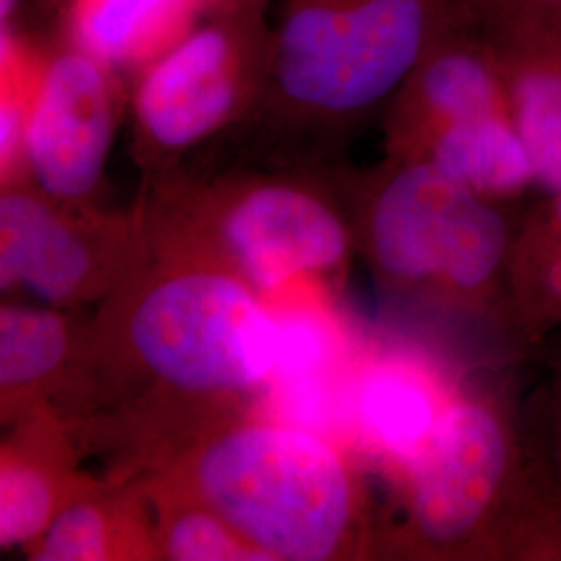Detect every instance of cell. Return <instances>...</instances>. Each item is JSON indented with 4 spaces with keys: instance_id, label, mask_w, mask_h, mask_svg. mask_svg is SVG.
<instances>
[{
    "instance_id": "6da1fadb",
    "label": "cell",
    "mask_w": 561,
    "mask_h": 561,
    "mask_svg": "<svg viewBox=\"0 0 561 561\" xmlns=\"http://www.w3.org/2000/svg\"><path fill=\"white\" fill-rule=\"evenodd\" d=\"M458 0H279L261 96L236 127L287 164L322 161L387 108Z\"/></svg>"
},
{
    "instance_id": "7a4b0ae2",
    "label": "cell",
    "mask_w": 561,
    "mask_h": 561,
    "mask_svg": "<svg viewBox=\"0 0 561 561\" xmlns=\"http://www.w3.org/2000/svg\"><path fill=\"white\" fill-rule=\"evenodd\" d=\"M175 493L206 505L268 561H329L364 547L356 472L329 437L280 421L210 433L175 466Z\"/></svg>"
},
{
    "instance_id": "3957f363",
    "label": "cell",
    "mask_w": 561,
    "mask_h": 561,
    "mask_svg": "<svg viewBox=\"0 0 561 561\" xmlns=\"http://www.w3.org/2000/svg\"><path fill=\"white\" fill-rule=\"evenodd\" d=\"M398 486L401 518L387 551L477 561H518L545 489L520 414L500 391H461Z\"/></svg>"
},
{
    "instance_id": "277c9868",
    "label": "cell",
    "mask_w": 561,
    "mask_h": 561,
    "mask_svg": "<svg viewBox=\"0 0 561 561\" xmlns=\"http://www.w3.org/2000/svg\"><path fill=\"white\" fill-rule=\"evenodd\" d=\"M373 268L391 289L481 312L503 304L516 221L512 202L484 198L431 159L385 157L341 173Z\"/></svg>"
},
{
    "instance_id": "5b68a950",
    "label": "cell",
    "mask_w": 561,
    "mask_h": 561,
    "mask_svg": "<svg viewBox=\"0 0 561 561\" xmlns=\"http://www.w3.org/2000/svg\"><path fill=\"white\" fill-rule=\"evenodd\" d=\"M123 341L141 373L171 393L233 400L268 387L277 322L261 294L221 262L159 268L125 306Z\"/></svg>"
},
{
    "instance_id": "8992f818",
    "label": "cell",
    "mask_w": 561,
    "mask_h": 561,
    "mask_svg": "<svg viewBox=\"0 0 561 561\" xmlns=\"http://www.w3.org/2000/svg\"><path fill=\"white\" fill-rule=\"evenodd\" d=\"M152 190L164 213L215 233L221 264L261 296L337 268L350 250L331 178L277 171L202 183L175 169L152 180Z\"/></svg>"
},
{
    "instance_id": "52a82bcc",
    "label": "cell",
    "mask_w": 561,
    "mask_h": 561,
    "mask_svg": "<svg viewBox=\"0 0 561 561\" xmlns=\"http://www.w3.org/2000/svg\"><path fill=\"white\" fill-rule=\"evenodd\" d=\"M268 11H206L134 78V159L150 180L236 129L261 96L271 53Z\"/></svg>"
},
{
    "instance_id": "ba28073f",
    "label": "cell",
    "mask_w": 561,
    "mask_h": 561,
    "mask_svg": "<svg viewBox=\"0 0 561 561\" xmlns=\"http://www.w3.org/2000/svg\"><path fill=\"white\" fill-rule=\"evenodd\" d=\"M27 106L23 181L81 208L104 180L117 134L121 78L71 42L44 34Z\"/></svg>"
},
{
    "instance_id": "9c48e42d",
    "label": "cell",
    "mask_w": 561,
    "mask_h": 561,
    "mask_svg": "<svg viewBox=\"0 0 561 561\" xmlns=\"http://www.w3.org/2000/svg\"><path fill=\"white\" fill-rule=\"evenodd\" d=\"M489 115H510L502 76L491 44L458 0L454 18L385 108L387 157L426 159L447 129Z\"/></svg>"
},
{
    "instance_id": "30bf717a",
    "label": "cell",
    "mask_w": 561,
    "mask_h": 561,
    "mask_svg": "<svg viewBox=\"0 0 561 561\" xmlns=\"http://www.w3.org/2000/svg\"><path fill=\"white\" fill-rule=\"evenodd\" d=\"M461 391L419 350L382 347L354 373L343 419L364 454L398 481L437 439Z\"/></svg>"
},
{
    "instance_id": "8fae6325",
    "label": "cell",
    "mask_w": 561,
    "mask_h": 561,
    "mask_svg": "<svg viewBox=\"0 0 561 561\" xmlns=\"http://www.w3.org/2000/svg\"><path fill=\"white\" fill-rule=\"evenodd\" d=\"M92 233V221L76 217V206L44 196L27 181L2 185V291L20 287L34 300L50 306L90 298L102 287L106 271Z\"/></svg>"
},
{
    "instance_id": "7c38bea8",
    "label": "cell",
    "mask_w": 561,
    "mask_h": 561,
    "mask_svg": "<svg viewBox=\"0 0 561 561\" xmlns=\"http://www.w3.org/2000/svg\"><path fill=\"white\" fill-rule=\"evenodd\" d=\"M206 11L204 0H42L30 32L65 38L121 78H136Z\"/></svg>"
},
{
    "instance_id": "4fadbf2b",
    "label": "cell",
    "mask_w": 561,
    "mask_h": 561,
    "mask_svg": "<svg viewBox=\"0 0 561 561\" xmlns=\"http://www.w3.org/2000/svg\"><path fill=\"white\" fill-rule=\"evenodd\" d=\"M491 48L510 115L533 161L535 190L556 194L561 190V34L495 42Z\"/></svg>"
},
{
    "instance_id": "5bb4252c",
    "label": "cell",
    "mask_w": 561,
    "mask_h": 561,
    "mask_svg": "<svg viewBox=\"0 0 561 561\" xmlns=\"http://www.w3.org/2000/svg\"><path fill=\"white\" fill-rule=\"evenodd\" d=\"M505 310L526 340L561 327V190L522 217L507 266Z\"/></svg>"
},
{
    "instance_id": "9a60e30c",
    "label": "cell",
    "mask_w": 561,
    "mask_h": 561,
    "mask_svg": "<svg viewBox=\"0 0 561 561\" xmlns=\"http://www.w3.org/2000/svg\"><path fill=\"white\" fill-rule=\"evenodd\" d=\"M426 159L491 201L514 204L535 190L530 154L510 115H489L447 129Z\"/></svg>"
},
{
    "instance_id": "2e32d148",
    "label": "cell",
    "mask_w": 561,
    "mask_h": 561,
    "mask_svg": "<svg viewBox=\"0 0 561 561\" xmlns=\"http://www.w3.org/2000/svg\"><path fill=\"white\" fill-rule=\"evenodd\" d=\"M67 322L53 308L4 304L0 310V389L4 410L59 373L69 356Z\"/></svg>"
},
{
    "instance_id": "e0dca14e",
    "label": "cell",
    "mask_w": 561,
    "mask_h": 561,
    "mask_svg": "<svg viewBox=\"0 0 561 561\" xmlns=\"http://www.w3.org/2000/svg\"><path fill=\"white\" fill-rule=\"evenodd\" d=\"M283 300L273 306L277 322V356L271 387L335 382L333 375L341 358V331L337 322L319 304ZM275 298V296H273Z\"/></svg>"
},
{
    "instance_id": "ac0fdd59",
    "label": "cell",
    "mask_w": 561,
    "mask_h": 561,
    "mask_svg": "<svg viewBox=\"0 0 561 561\" xmlns=\"http://www.w3.org/2000/svg\"><path fill=\"white\" fill-rule=\"evenodd\" d=\"M59 472L25 449L4 447L0 466V545L13 549L38 541L60 505Z\"/></svg>"
},
{
    "instance_id": "d6986e66",
    "label": "cell",
    "mask_w": 561,
    "mask_h": 561,
    "mask_svg": "<svg viewBox=\"0 0 561 561\" xmlns=\"http://www.w3.org/2000/svg\"><path fill=\"white\" fill-rule=\"evenodd\" d=\"M117 514L94 497H69L62 503L41 539L30 545L38 561H104L125 556Z\"/></svg>"
},
{
    "instance_id": "ffe728a7",
    "label": "cell",
    "mask_w": 561,
    "mask_h": 561,
    "mask_svg": "<svg viewBox=\"0 0 561 561\" xmlns=\"http://www.w3.org/2000/svg\"><path fill=\"white\" fill-rule=\"evenodd\" d=\"M159 553L175 561H268L206 505L169 493L159 528Z\"/></svg>"
},
{
    "instance_id": "44dd1931",
    "label": "cell",
    "mask_w": 561,
    "mask_h": 561,
    "mask_svg": "<svg viewBox=\"0 0 561 561\" xmlns=\"http://www.w3.org/2000/svg\"><path fill=\"white\" fill-rule=\"evenodd\" d=\"M460 9L491 44L561 34V0H460Z\"/></svg>"
},
{
    "instance_id": "7402d4cb",
    "label": "cell",
    "mask_w": 561,
    "mask_h": 561,
    "mask_svg": "<svg viewBox=\"0 0 561 561\" xmlns=\"http://www.w3.org/2000/svg\"><path fill=\"white\" fill-rule=\"evenodd\" d=\"M533 461L561 491V360L520 414Z\"/></svg>"
},
{
    "instance_id": "603a6c76",
    "label": "cell",
    "mask_w": 561,
    "mask_h": 561,
    "mask_svg": "<svg viewBox=\"0 0 561 561\" xmlns=\"http://www.w3.org/2000/svg\"><path fill=\"white\" fill-rule=\"evenodd\" d=\"M208 11H222V9H256L268 11L273 0H204Z\"/></svg>"
}]
</instances>
